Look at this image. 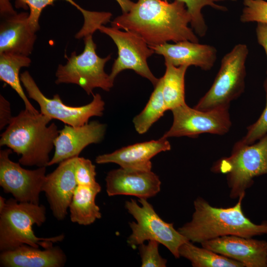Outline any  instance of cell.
<instances>
[{"label": "cell", "mask_w": 267, "mask_h": 267, "mask_svg": "<svg viewBox=\"0 0 267 267\" xmlns=\"http://www.w3.org/2000/svg\"><path fill=\"white\" fill-rule=\"evenodd\" d=\"M191 16L185 4L174 0H138L127 13L111 22L112 27L132 32L150 46L170 41L198 43L193 30L188 26Z\"/></svg>", "instance_id": "1"}, {"label": "cell", "mask_w": 267, "mask_h": 267, "mask_svg": "<svg viewBox=\"0 0 267 267\" xmlns=\"http://www.w3.org/2000/svg\"><path fill=\"white\" fill-rule=\"evenodd\" d=\"M244 197H239L234 206L225 208L213 207L203 198H197L191 220L178 231L188 241L200 243L226 235L251 238L267 234V221L256 224L244 215Z\"/></svg>", "instance_id": "2"}, {"label": "cell", "mask_w": 267, "mask_h": 267, "mask_svg": "<svg viewBox=\"0 0 267 267\" xmlns=\"http://www.w3.org/2000/svg\"><path fill=\"white\" fill-rule=\"evenodd\" d=\"M49 117L41 113L21 110L12 117L6 130L0 134V146H6L18 155L23 166L47 167L49 154L59 130Z\"/></svg>", "instance_id": "3"}, {"label": "cell", "mask_w": 267, "mask_h": 267, "mask_svg": "<svg viewBox=\"0 0 267 267\" xmlns=\"http://www.w3.org/2000/svg\"><path fill=\"white\" fill-rule=\"evenodd\" d=\"M45 220L44 205L19 202L14 198L6 200L0 212V250H10L23 245L46 249L53 247L54 243L62 241L63 234L49 238L35 235L33 225L41 226Z\"/></svg>", "instance_id": "4"}, {"label": "cell", "mask_w": 267, "mask_h": 267, "mask_svg": "<svg viewBox=\"0 0 267 267\" xmlns=\"http://www.w3.org/2000/svg\"><path fill=\"white\" fill-rule=\"evenodd\" d=\"M212 170L226 175L231 198L245 195L255 178L267 175V134L256 143L248 145L238 141L231 155L218 161Z\"/></svg>", "instance_id": "5"}, {"label": "cell", "mask_w": 267, "mask_h": 267, "mask_svg": "<svg viewBox=\"0 0 267 267\" xmlns=\"http://www.w3.org/2000/svg\"><path fill=\"white\" fill-rule=\"evenodd\" d=\"M248 53L247 45L238 44L223 56L211 87L194 108L207 111L219 108H229L230 102L244 91L245 64Z\"/></svg>", "instance_id": "6"}, {"label": "cell", "mask_w": 267, "mask_h": 267, "mask_svg": "<svg viewBox=\"0 0 267 267\" xmlns=\"http://www.w3.org/2000/svg\"><path fill=\"white\" fill-rule=\"evenodd\" d=\"M84 40L83 51L78 55L74 51L70 57L66 55V64L58 65L55 73V83L77 85L88 95L92 93L95 88L109 91L114 86V82L104 68L106 63L111 59V54L104 58L97 55L92 35L85 36Z\"/></svg>", "instance_id": "7"}, {"label": "cell", "mask_w": 267, "mask_h": 267, "mask_svg": "<svg viewBox=\"0 0 267 267\" xmlns=\"http://www.w3.org/2000/svg\"><path fill=\"white\" fill-rule=\"evenodd\" d=\"M138 201L141 206L133 199L125 204L136 221L129 222L132 233L127 239L128 244L134 247L145 241L154 240L165 246L176 258H179V247L188 240L174 228L173 223L163 220L147 199Z\"/></svg>", "instance_id": "8"}, {"label": "cell", "mask_w": 267, "mask_h": 267, "mask_svg": "<svg viewBox=\"0 0 267 267\" xmlns=\"http://www.w3.org/2000/svg\"><path fill=\"white\" fill-rule=\"evenodd\" d=\"M20 80L28 96L39 105L41 113L51 119H57L73 127L83 126L93 116H102L105 102L99 93L93 95L92 101L85 105L71 106L65 104L59 95L52 98L46 97L41 91L29 72L20 74Z\"/></svg>", "instance_id": "9"}, {"label": "cell", "mask_w": 267, "mask_h": 267, "mask_svg": "<svg viewBox=\"0 0 267 267\" xmlns=\"http://www.w3.org/2000/svg\"><path fill=\"white\" fill-rule=\"evenodd\" d=\"M98 30L109 36L118 49V56L109 75L111 80L114 82L121 72L129 69L148 80L155 87L159 79L153 75L147 62V59L155 52L144 40L132 32L121 31L112 26L101 25Z\"/></svg>", "instance_id": "10"}, {"label": "cell", "mask_w": 267, "mask_h": 267, "mask_svg": "<svg viewBox=\"0 0 267 267\" xmlns=\"http://www.w3.org/2000/svg\"><path fill=\"white\" fill-rule=\"evenodd\" d=\"M173 122L162 137L186 136L196 137L210 133L222 135L228 132L231 125L228 108L202 111L192 108L186 103L171 110Z\"/></svg>", "instance_id": "11"}, {"label": "cell", "mask_w": 267, "mask_h": 267, "mask_svg": "<svg viewBox=\"0 0 267 267\" xmlns=\"http://www.w3.org/2000/svg\"><path fill=\"white\" fill-rule=\"evenodd\" d=\"M10 149L0 150V185L19 202L39 204V196L46 178V167L27 170L10 160Z\"/></svg>", "instance_id": "12"}, {"label": "cell", "mask_w": 267, "mask_h": 267, "mask_svg": "<svg viewBox=\"0 0 267 267\" xmlns=\"http://www.w3.org/2000/svg\"><path fill=\"white\" fill-rule=\"evenodd\" d=\"M202 247L238 261L246 267H267V241L226 235L201 243Z\"/></svg>", "instance_id": "13"}, {"label": "cell", "mask_w": 267, "mask_h": 267, "mask_svg": "<svg viewBox=\"0 0 267 267\" xmlns=\"http://www.w3.org/2000/svg\"><path fill=\"white\" fill-rule=\"evenodd\" d=\"M106 131V125L97 121L78 127L65 125L54 141L55 151L48 166L79 156L89 145L101 142Z\"/></svg>", "instance_id": "14"}, {"label": "cell", "mask_w": 267, "mask_h": 267, "mask_svg": "<svg viewBox=\"0 0 267 267\" xmlns=\"http://www.w3.org/2000/svg\"><path fill=\"white\" fill-rule=\"evenodd\" d=\"M76 158L60 162L54 171L46 176L43 186L53 215L59 221L67 215L77 186L75 177Z\"/></svg>", "instance_id": "15"}, {"label": "cell", "mask_w": 267, "mask_h": 267, "mask_svg": "<svg viewBox=\"0 0 267 267\" xmlns=\"http://www.w3.org/2000/svg\"><path fill=\"white\" fill-rule=\"evenodd\" d=\"M105 181L109 196L124 195L146 199L159 193L161 184L159 177L152 171L129 170L122 168L109 172Z\"/></svg>", "instance_id": "16"}, {"label": "cell", "mask_w": 267, "mask_h": 267, "mask_svg": "<svg viewBox=\"0 0 267 267\" xmlns=\"http://www.w3.org/2000/svg\"><path fill=\"white\" fill-rule=\"evenodd\" d=\"M170 149L171 144L167 138L161 137L99 155L96 157L95 162L99 164L115 163L129 170L150 171L152 169L151 159L158 153Z\"/></svg>", "instance_id": "17"}, {"label": "cell", "mask_w": 267, "mask_h": 267, "mask_svg": "<svg viewBox=\"0 0 267 267\" xmlns=\"http://www.w3.org/2000/svg\"><path fill=\"white\" fill-rule=\"evenodd\" d=\"M149 46L155 53L164 57L165 63L176 67L195 66L208 71L214 66L217 58V50L214 46L190 41Z\"/></svg>", "instance_id": "18"}, {"label": "cell", "mask_w": 267, "mask_h": 267, "mask_svg": "<svg viewBox=\"0 0 267 267\" xmlns=\"http://www.w3.org/2000/svg\"><path fill=\"white\" fill-rule=\"evenodd\" d=\"M29 15L22 12L0 17V53L28 56L32 53L37 38L29 25Z\"/></svg>", "instance_id": "19"}, {"label": "cell", "mask_w": 267, "mask_h": 267, "mask_svg": "<svg viewBox=\"0 0 267 267\" xmlns=\"http://www.w3.org/2000/svg\"><path fill=\"white\" fill-rule=\"evenodd\" d=\"M66 262V255L58 247L43 250L23 245L0 255V265L5 267H62Z\"/></svg>", "instance_id": "20"}, {"label": "cell", "mask_w": 267, "mask_h": 267, "mask_svg": "<svg viewBox=\"0 0 267 267\" xmlns=\"http://www.w3.org/2000/svg\"><path fill=\"white\" fill-rule=\"evenodd\" d=\"M100 185L95 187L77 185L69 207L73 222L88 225L101 218V213L95 200L100 192Z\"/></svg>", "instance_id": "21"}, {"label": "cell", "mask_w": 267, "mask_h": 267, "mask_svg": "<svg viewBox=\"0 0 267 267\" xmlns=\"http://www.w3.org/2000/svg\"><path fill=\"white\" fill-rule=\"evenodd\" d=\"M31 59L27 56L8 52L0 53V80L10 86L22 99L25 109L35 113L39 112L26 96L21 84L19 71L22 67L30 65Z\"/></svg>", "instance_id": "22"}, {"label": "cell", "mask_w": 267, "mask_h": 267, "mask_svg": "<svg viewBox=\"0 0 267 267\" xmlns=\"http://www.w3.org/2000/svg\"><path fill=\"white\" fill-rule=\"evenodd\" d=\"M166 71L163 78V95L167 110L183 105L185 101L184 78L188 66L176 67L165 63Z\"/></svg>", "instance_id": "23"}, {"label": "cell", "mask_w": 267, "mask_h": 267, "mask_svg": "<svg viewBox=\"0 0 267 267\" xmlns=\"http://www.w3.org/2000/svg\"><path fill=\"white\" fill-rule=\"evenodd\" d=\"M180 257L188 260L193 267H244L241 263L210 249L200 248L187 241L178 249Z\"/></svg>", "instance_id": "24"}, {"label": "cell", "mask_w": 267, "mask_h": 267, "mask_svg": "<svg viewBox=\"0 0 267 267\" xmlns=\"http://www.w3.org/2000/svg\"><path fill=\"white\" fill-rule=\"evenodd\" d=\"M163 78L154 87L149 99L142 111L133 120L135 131L139 134L146 133L167 110L163 95Z\"/></svg>", "instance_id": "25"}, {"label": "cell", "mask_w": 267, "mask_h": 267, "mask_svg": "<svg viewBox=\"0 0 267 267\" xmlns=\"http://www.w3.org/2000/svg\"><path fill=\"white\" fill-rule=\"evenodd\" d=\"M183 2L189 13L191 21V26L194 32L199 36H205L208 27L203 15L202 10L205 6H210L216 10L225 11V6L218 3L224 1H235L236 0H178Z\"/></svg>", "instance_id": "26"}, {"label": "cell", "mask_w": 267, "mask_h": 267, "mask_svg": "<svg viewBox=\"0 0 267 267\" xmlns=\"http://www.w3.org/2000/svg\"><path fill=\"white\" fill-rule=\"evenodd\" d=\"M56 0H19L20 3L27 4L30 8L28 21L32 30L35 32L40 29L39 19L43 9L48 5H53ZM70 3L77 8L81 13L85 9L83 8L73 0H63ZM10 0H0V9L6 10L12 7Z\"/></svg>", "instance_id": "27"}, {"label": "cell", "mask_w": 267, "mask_h": 267, "mask_svg": "<svg viewBox=\"0 0 267 267\" xmlns=\"http://www.w3.org/2000/svg\"><path fill=\"white\" fill-rule=\"evenodd\" d=\"M243 8L240 17L242 23H267V1L264 0H243Z\"/></svg>", "instance_id": "28"}, {"label": "cell", "mask_w": 267, "mask_h": 267, "mask_svg": "<svg viewBox=\"0 0 267 267\" xmlns=\"http://www.w3.org/2000/svg\"><path fill=\"white\" fill-rule=\"evenodd\" d=\"M95 166L91 161L84 157H77L75 165V177L77 185L95 187L99 185L95 179Z\"/></svg>", "instance_id": "29"}, {"label": "cell", "mask_w": 267, "mask_h": 267, "mask_svg": "<svg viewBox=\"0 0 267 267\" xmlns=\"http://www.w3.org/2000/svg\"><path fill=\"white\" fill-rule=\"evenodd\" d=\"M159 243L154 240L148 241L138 245L141 267H165L167 260L163 258L159 252Z\"/></svg>", "instance_id": "30"}, {"label": "cell", "mask_w": 267, "mask_h": 267, "mask_svg": "<svg viewBox=\"0 0 267 267\" xmlns=\"http://www.w3.org/2000/svg\"><path fill=\"white\" fill-rule=\"evenodd\" d=\"M264 87L266 96L265 107L259 119L248 127L245 136L239 141L242 144H253L267 134V78L264 82Z\"/></svg>", "instance_id": "31"}, {"label": "cell", "mask_w": 267, "mask_h": 267, "mask_svg": "<svg viewBox=\"0 0 267 267\" xmlns=\"http://www.w3.org/2000/svg\"><path fill=\"white\" fill-rule=\"evenodd\" d=\"M12 118L10 103L0 94V129L2 130L6 126H7Z\"/></svg>", "instance_id": "32"}, {"label": "cell", "mask_w": 267, "mask_h": 267, "mask_svg": "<svg viewBox=\"0 0 267 267\" xmlns=\"http://www.w3.org/2000/svg\"><path fill=\"white\" fill-rule=\"evenodd\" d=\"M256 33L258 42L264 48L267 57V23H257Z\"/></svg>", "instance_id": "33"}, {"label": "cell", "mask_w": 267, "mask_h": 267, "mask_svg": "<svg viewBox=\"0 0 267 267\" xmlns=\"http://www.w3.org/2000/svg\"><path fill=\"white\" fill-rule=\"evenodd\" d=\"M121 8L123 13L129 12L134 2L131 0H115Z\"/></svg>", "instance_id": "34"}, {"label": "cell", "mask_w": 267, "mask_h": 267, "mask_svg": "<svg viewBox=\"0 0 267 267\" xmlns=\"http://www.w3.org/2000/svg\"><path fill=\"white\" fill-rule=\"evenodd\" d=\"M6 199L0 196V212L4 208L6 204Z\"/></svg>", "instance_id": "35"}]
</instances>
